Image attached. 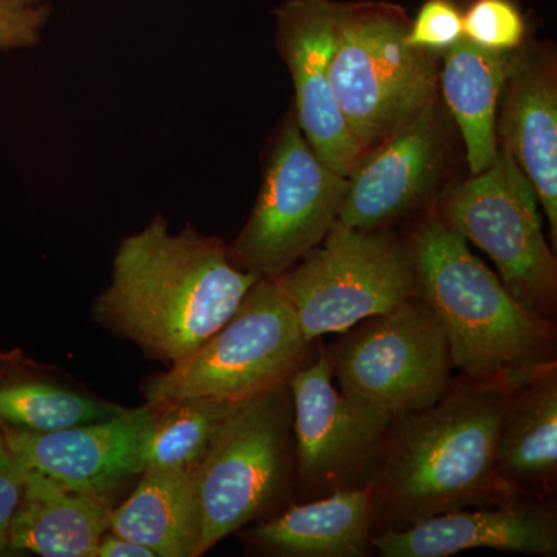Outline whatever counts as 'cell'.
<instances>
[{
    "instance_id": "1",
    "label": "cell",
    "mask_w": 557,
    "mask_h": 557,
    "mask_svg": "<svg viewBox=\"0 0 557 557\" xmlns=\"http://www.w3.org/2000/svg\"><path fill=\"white\" fill-rule=\"evenodd\" d=\"M520 384L458 380L435 405L395 417L372 485L386 530L457 509L518 500L497 474L498 429Z\"/></svg>"
},
{
    "instance_id": "2",
    "label": "cell",
    "mask_w": 557,
    "mask_h": 557,
    "mask_svg": "<svg viewBox=\"0 0 557 557\" xmlns=\"http://www.w3.org/2000/svg\"><path fill=\"white\" fill-rule=\"evenodd\" d=\"M259 278L234 265L218 237L189 225L172 234L159 215L121 242L94 317L150 357L177 362L233 317Z\"/></svg>"
},
{
    "instance_id": "3",
    "label": "cell",
    "mask_w": 557,
    "mask_h": 557,
    "mask_svg": "<svg viewBox=\"0 0 557 557\" xmlns=\"http://www.w3.org/2000/svg\"><path fill=\"white\" fill-rule=\"evenodd\" d=\"M408 242L418 298L445 330L463 379L523 384L557 364L555 321L512 298L463 236L431 212Z\"/></svg>"
},
{
    "instance_id": "4",
    "label": "cell",
    "mask_w": 557,
    "mask_h": 557,
    "mask_svg": "<svg viewBox=\"0 0 557 557\" xmlns=\"http://www.w3.org/2000/svg\"><path fill=\"white\" fill-rule=\"evenodd\" d=\"M409 25L408 13L397 3L343 2L329 78L347 129L362 152L438 97L442 54L409 47Z\"/></svg>"
},
{
    "instance_id": "5",
    "label": "cell",
    "mask_w": 557,
    "mask_h": 557,
    "mask_svg": "<svg viewBox=\"0 0 557 557\" xmlns=\"http://www.w3.org/2000/svg\"><path fill=\"white\" fill-rule=\"evenodd\" d=\"M310 344L274 278H259L211 338L143 391L153 406L193 397L245 401L292 379Z\"/></svg>"
},
{
    "instance_id": "6",
    "label": "cell",
    "mask_w": 557,
    "mask_h": 557,
    "mask_svg": "<svg viewBox=\"0 0 557 557\" xmlns=\"http://www.w3.org/2000/svg\"><path fill=\"white\" fill-rule=\"evenodd\" d=\"M296 471L288 381L239 403L197 465L201 530L197 556L262 518Z\"/></svg>"
},
{
    "instance_id": "7",
    "label": "cell",
    "mask_w": 557,
    "mask_h": 557,
    "mask_svg": "<svg viewBox=\"0 0 557 557\" xmlns=\"http://www.w3.org/2000/svg\"><path fill=\"white\" fill-rule=\"evenodd\" d=\"M274 282L309 341L347 332L418 296L409 242L384 228L354 230L339 222Z\"/></svg>"
},
{
    "instance_id": "8",
    "label": "cell",
    "mask_w": 557,
    "mask_h": 557,
    "mask_svg": "<svg viewBox=\"0 0 557 557\" xmlns=\"http://www.w3.org/2000/svg\"><path fill=\"white\" fill-rule=\"evenodd\" d=\"M434 214L493 259L512 298L555 319V251L542 231L536 190L504 146L490 168L446 189Z\"/></svg>"
},
{
    "instance_id": "9",
    "label": "cell",
    "mask_w": 557,
    "mask_h": 557,
    "mask_svg": "<svg viewBox=\"0 0 557 557\" xmlns=\"http://www.w3.org/2000/svg\"><path fill=\"white\" fill-rule=\"evenodd\" d=\"M348 178L314 152L288 116L267 161L247 225L228 247L234 265L260 278L287 273L339 222Z\"/></svg>"
},
{
    "instance_id": "10",
    "label": "cell",
    "mask_w": 557,
    "mask_h": 557,
    "mask_svg": "<svg viewBox=\"0 0 557 557\" xmlns=\"http://www.w3.org/2000/svg\"><path fill=\"white\" fill-rule=\"evenodd\" d=\"M325 348L341 392L394 417L435 405L453 383L445 330L418 296L358 322Z\"/></svg>"
},
{
    "instance_id": "11",
    "label": "cell",
    "mask_w": 557,
    "mask_h": 557,
    "mask_svg": "<svg viewBox=\"0 0 557 557\" xmlns=\"http://www.w3.org/2000/svg\"><path fill=\"white\" fill-rule=\"evenodd\" d=\"M293 399L296 474L313 490L338 486L379 458L394 416L333 386L327 348L288 380Z\"/></svg>"
},
{
    "instance_id": "12",
    "label": "cell",
    "mask_w": 557,
    "mask_h": 557,
    "mask_svg": "<svg viewBox=\"0 0 557 557\" xmlns=\"http://www.w3.org/2000/svg\"><path fill=\"white\" fill-rule=\"evenodd\" d=\"M448 112L440 95L391 137L362 153L348 174L339 223L379 230L426 203L449 157Z\"/></svg>"
},
{
    "instance_id": "13",
    "label": "cell",
    "mask_w": 557,
    "mask_h": 557,
    "mask_svg": "<svg viewBox=\"0 0 557 557\" xmlns=\"http://www.w3.org/2000/svg\"><path fill=\"white\" fill-rule=\"evenodd\" d=\"M159 408L146 405L94 423L32 432L0 426L11 457L81 493L108 494L141 474Z\"/></svg>"
},
{
    "instance_id": "14",
    "label": "cell",
    "mask_w": 557,
    "mask_h": 557,
    "mask_svg": "<svg viewBox=\"0 0 557 557\" xmlns=\"http://www.w3.org/2000/svg\"><path fill=\"white\" fill-rule=\"evenodd\" d=\"M341 14L343 2L336 0H287L276 11V40L295 86L300 131L330 168L348 177L364 152L348 132L330 86Z\"/></svg>"
},
{
    "instance_id": "15",
    "label": "cell",
    "mask_w": 557,
    "mask_h": 557,
    "mask_svg": "<svg viewBox=\"0 0 557 557\" xmlns=\"http://www.w3.org/2000/svg\"><path fill=\"white\" fill-rule=\"evenodd\" d=\"M498 145L530 180L557 242V65L549 46L511 51L496 113Z\"/></svg>"
},
{
    "instance_id": "16",
    "label": "cell",
    "mask_w": 557,
    "mask_h": 557,
    "mask_svg": "<svg viewBox=\"0 0 557 557\" xmlns=\"http://www.w3.org/2000/svg\"><path fill=\"white\" fill-rule=\"evenodd\" d=\"M381 557H448L468 549H497L539 557L557 555L556 515L547 505L515 500L457 509L372 539Z\"/></svg>"
},
{
    "instance_id": "17",
    "label": "cell",
    "mask_w": 557,
    "mask_h": 557,
    "mask_svg": "<svg viewBox=\"0 0 557 557\" xmlns=\"http://www.w3.org/2000/svg\"><path fill=\"white\" fill-rule=\"evenodd\" d=\"M104 494L81 493L28 469L9 528V549L46 557H97L109 531Z\"/></svg>"
},
{
    "instance_id": "18",
    "label": "cell",
    "mask_w": 557,
    "mask_h": 557,
    "mask_svg": "<svg viewBox=\"0 0 557 557\" xmlns=\"http://www.w3.org/2000/svg\"><path fill=\"white\" fill-rule=\"evenodd\" d=\"M372 485L341 487L295 505L259 523L249 537L260 548L287 557H362L373 549Z\"/></svg>"
},
{
    "instance_id": "19",
    "label": "cell",
    "mask_w": 557,
    "mask_h": 557,
    "mask_svg": "<svg viewBox=\"0 0 557 557\" xmlns=\"http://www.w3.org/2000/svg\"><path fill=\"white\" fill-rule=\"evenodd\" d=\"M134 494L112 509L109 531L160 557H196L201 518L197 467H148Z\"/></svg>"
},
{
    "instance_id": "20",
    "label": "cell",
    "mask_w": 557,
    "mask_h": 557,
    "mask_svg": "<svg viewBox=\"0 0 557 557\" xmlns=\"http://www.w3.org/2000/svg\"><path fill=\"white\" fill-rule=\"evenodd\" d=\"M556 366L515 388L502 418L496 449L497 474L516 496L552 491L555 485Z\"/></svg>"
},
{
    "instance_id": "21",
    "label": "cell",
    "mask_w": 557,
    "mask_h": 557,
    "mask_svg": "<svg viewBox=\"0 0 557 557\" xmlns=\"http://www.w3.org/2000/svg\"><path fill=\"white\" fill-rule=\"evenodd\" d=\"M442 57L438 95L463 138L471 175L480 174L497 153V104L511 51L485 50L463 38Z\"/></svg>"
},
{
    "instance_id": "22",
    "label": "cell",
    "mask_w": 557,
    "mask_h": 557,
    "mask_svg": "<svg viewBox=\"0 0 557 557\" xmlns=\"http://www.w3.org/2000/svg\"><path fill=\"white\" fill-rule=\"evenodd\" d=\"M124 409L54 379L21 350L0 351V426L60 431L108 420Z\"/></svg>"
},
{
    "instance_id": "23",
    "label": "cell",
    "mask_w": 557,
    "mask_h": 557,
    "mask_svg": "<svg viewBox=\"0 0 557 557\" xmlns=\"http://www.w3.org/2000/svg\"><path fill=\"white\" fill-rule=\"evenodd\" d=\"M239 403L193 397L157 406L159 413L150 435L146 468L197 467Z\"/></svg>"
},
{
    "instance_id": "24",
    "label": "cell",
    "mask_w": 557,
    "mask_h": 557,
    "mask_svg": "<svg viewBox=\"0 0 557 557\" xmlns=\"http://www.w3.org/2000/svg\"><path fill=\"white\" fill-rule=\"evenodd\" d=\"M525 35V20L511 0H474L463 13V38L482 49L515 51Z\"/></svg>"
},
{
    "instance_id": "25",
    "label": "cell",
    "mask_w": 557,
    "mask_h": 557,
    "mask_svg": "<svg viewBox=\"0 0 557 557\" xmlns=\"http://www.w3.org/2000/svg\"><path fill=\"white\" fill-rule=\"evenodd\" d=\"M463 39V13L454 0H426L410 21L406 44L443 54Z\"/></svg>"
},
{
    "instance_id": "26",
    "label": "cell",
    "mask_w": 557,
    "mask_h": 557,
    "mask_svg": "<svg viewBox=\"0 0 557 557\" xmlns=\"http://www.w3.org/2000/svg\"><path fill=\"white\" fill-rule=\"evenodd\" d=\"M27 471L28 468L14 457L0 465V553L9 549L10 522L20 504Z\"/></svg>"
},
{
    "instance_id": "27",
    "label": "cell",
    "mask_w": 557,
    "mask_h": 557,
    "mask_svg": "<svg viewBox=\"0 0 557 557\" xmlns=\"http://www.w3.org/2000/svg\"><path fill=\"white\" fill-rule=\"evenodd\" d=\"M97 557H157V555L145 545L110 531V534L106 533L101 537Z\"/></svg>"
},
{
    "instance_id": "28",
    "label": "cell",
    "mask_w": 557,
    "mask_h": 557,
    "mask_svg": "<svg viewBox=\"0 0 557 557\" xmlns=\"http://www.w3.org/2000/svg\"><path fill=\"white\" fill-rule=\"evenodd\" d=\"M11 460V454L9 453V448H7L5 440L2 437V432H0V465L7 463V461Z\"/></svg>"
}]
</instances>
